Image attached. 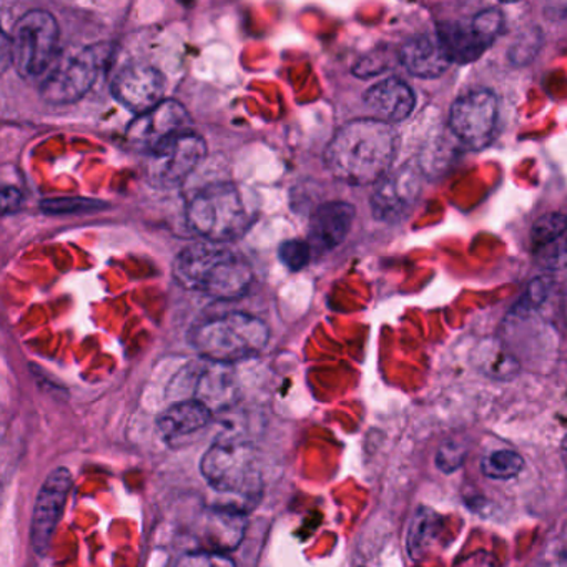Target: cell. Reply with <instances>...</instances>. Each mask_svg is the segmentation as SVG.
Listing matches in <instances>:
<instances>
[{
	"label": "cell",
	"mask_w": 567,
	"mask_h": 567,
	"mask_svg": "<svg viewBox=\"0 0 567 567\" xmlns=\"http://www.w3.org/2000/svg\"><path fill=\"white\" fill-rule=\"evenodd\" d=\"M396 144L390 124L378 118H360L334 134L324 152V164L344 184L357 187L377 184L390 172Z\"/></svg>",
	"instance_id": "1"
},
{
	"label": "cell",
	"mask_w": 567,
	"mask_h": 567,
	"mask_svg": "<svg viewBox=\"0 0 567 567\" xmlns=\"http://www.w3.org/2000/svg\"><path fill=\"white\" fill-rule=\"evenodd\" d=\"M182 287L215 300H237L247 293L254 271L241 255L224 244L204 241L185 247L174 261Z\"/></svg>",
	"instance_id": "2"
},
{
	"label": "cell",
	"mask_w": 567,
	"mask_h": 567,
	"mask_svg": "<svg viewBox=\"0 0 567 567\" xmlns=\"http://www.w3.org/2000/svg\"><path fill=\"white\" fill-rule=\"evenodd\" d=\"M268 327L247 313H228L198 324L190 341L205 360L217 364L248 360L268 343Z\"/></svg>",
	"instance_id": "3"
},
{
	"label": "cell",
	"mask_w": 567,
	"mask_h": 567,
	"mask_svg": "<svg viewBox=\"0 0 567 567\" xmlns=\"http://www.w3.org/2000/svg\"><path fill=\"white\" fill-rule=\"evenodd\" d=\"M187 224L198 237L225 244L248 227V212L240 192L231 184L208 185L187 207Z\"/></svg>",
	"instance_id": "4"
},
{
	"label": "cell",
	"mask_w": 567,
	"mask_h": 567,
	"mask_svg": "<svg viewBox=\"0 0 567 567\" xmlns=\"http://www.w3.org/2000/svg\"><path fill=\"white\" fill-rule=\"evenodd\" d=\"M200 471L205 481L221 494L251 497L260 489L257 451L245 441L225 437L204 454Z\"/></svg>",
	"instance_id": "5"
},
{
	"label": "cell",
	"mask_w": 567,
	"mask_h": 567,
	"mask_svg": "<svg viewBox=\"0 0 567 567\" xmlns=\"http://www.w3.org/2000/svg\"><path fill=\"white\" fill-rule=\"evenodd\" d=\"M111 55V45L101 44L61 59L45 78L41 97L52 105L81 101L94 87Z\"/></svg>",
	"instance_id": "6"
},
{
	"label": "cell",
	"mask_w": 567,
	"mask_h": 567,
	"mask_svg": "<svg viewBox=\"0 0 567 567\" xmlns=\"http://www.w3.org/2000/svg\"><path fill=\"white\" fill-rule=\"evenodd\" d=\"M59 44V25L54 16L45 11H31L19 19L12 34V62L24 79L44 74L52 62Z\"/></svg>",
	"instance_id": "7"
},
{
	"label": "cell",
	"mask_w": 567,
	"mask_h": 567,
	"mask_svg": "<svg viewBox=\"0 0 567 567\" xmlns=\"http://www.w3.org/2000/svg\"><path fill=\"white\" fill-rule=\"evenodd\" d=\"M205 155L207 144L200 135L190 131L172 135L147 152L145 178L155 188L178 187L202 164Z\"/></svg>",
	"instance_id": "8"
},
{
	"label": "cell",
	"mask_w": 567,
	"mask_h": 567,
	"mask_svg": "<svg viewBox=\"0 0 567 567\" xmlns=\"http://www.w3.org/2000/svg\"><path fill=\"white\" fill-rule=\"evenodd\" d=\"M503 25V12L487 9L471 19L443 22L436 29V35L451 64H470L493 44Z\"/></svg>",
	"instance_id": "9"
},
{
	"label": "cell",
	"mask_w": 567,
	"mask_h": 567,
	"mask_svg": "<svg viewBox=\"0 0 567 567\" xmlns=\"http://www.w3.org/2000/svg\"><path fill=\"white\" fill-rule=\"evenodd\" d=\"M453 134L471 148L491 144L497 127V99L486 89L470 92L454 102L450 112Z\"/></svg>",
	"instance_id": "10"
},
{
	"label": "cell",
	"mask_w": 567,
	"mask_h": 567,
	"mask_svg": "<svg viewBox=\"0 0 567 567\" xmlns=\"http://www.w3.org/2000/svg\"><path fill=\"white\" fill-rule=\"evenodd\" d=\"M72 487L71 471L58 467L49 474L39 491L32 517V546L39 556H44L51 546L52 534L61 520Z\"/></svg>",
	"instance_id": "11"
},
{
	"label": "cell",
	"mask_w": 567,
	"mask_h": 567,
	"mask_svg": "<svg viewBox=\"0 0 567 567\" xmlns=\"http://www.w3.org/2000/svg\"><path fill=\"white\" fill-rule=\"evenodd\" d=\"M164 74L151 65H127L112 81V95L127 111L147 114L164 102Z\"/></svg>",
	"instance_id": "12"
},
{
	"label": "cell",
	"mask_w": 567,
	"mask_h": 567,
	"mask_svg": "<svg viewBox=\"0 0 567 567\" xmlns=\"http://www.w3.org/2000/svg\"><path fill=\"white\" fill-rule=\"evenodd\" d=\"M190 115L177 101H164L147 114L138 115L127 128V138L132 145L151 152L172 135L187 131Z\"/></svg>",
	"instance_id": "13"
},
{
	"label": "cell",
	"mask_w": 567,
	"mask_h": 567,
	"mask_svg": "<svg viewBox=\"0 0 567 567\" xmlns=\"http://www.w3.org/2000/svg\"><path fill=\"white\" fill-rule=\"evenodd\" d=\"M354 220V207L347 202H327L310 218L308 244L315 254L334 250L350 234Z\"/></svg>",
	"instance_id": "14"
},
{
	"label": "cell",
	"mask_w": 567,
	"mask_h": 567,
	"mask_svg": "<svg viewBox=\"0 0 567 567\" xmlns=\"http://www.w3.org/2000/svg\"><path fill=\"white\" fill-rule=\"evenodd\" d=\"M364 104L377 115L378 121L391 124L410 117L416 105V97L410 85L400 79H386L368 89Z\"/></svg>",
	"instance_id": "15"
},
{
	"label": "cell",
	"mask_w": 567,
	"mask_h": 567,
	"mask_svg": "<svg viewBox=\"0 0 567 567\" xmlns=\"http://www.w3.org/2000/svg\"><path fill=\"white\" fill-rule=\"evenodd\" d=\"M401 64L414 78H440L450 68V59L436 34L416 35L400 49Z\"/></svg>",
	"instance_id": "16"
},
{
	"label": "cell",
	"mask_w": 567,
	"mask_h": 567,
	"mask_svg": "<svg viewBox=\"0 0 567 567\" xmlns=\"http://www.w3.org/2000/svg\"><path fill=\"white\" fill-rule=\"evenodd\" d=\"M212 420V410L200 400L175 403L158 416V430L165 440L174 441L204 430Z\"/></svg>",
	"instance_id": "17"
},
{
	"label": "cell",
	"mask_w": 567,
	"mask_h": 567,
	"mask_svg": "<svg viewBox=\"0 0 567 567\" xmlns=\"http://www.w3.org/2000/svg\"><path fill=\"white\" fill-rule=\"evenodd\" d=\"M245 520L240 511H212L202 526V540L214 553L235 549L244 537Z\"/></svg>",
	"instance_id": "18"
},
{
	"label": "cell",
	"mask_w": 567,
	"mask_h": 567,
	"mask_svg": "<svg viewBox=\"0 0 567 567\" xmlns=\"http://www.w3.org/2000/svg\"><path fill=\"white\" fill-rule=\"evenodd\" d=\"M413 178L411 175H396V177L383 178V184L378 188L373 197V208L377 217H391L401 208L406 207L408 202L413 200Z\"/></svg>",
	"instance_id": "19"
},
{
	"label": "cell",
	"mask_w": 567,
	"mask_h": 567,
	"mask_svg": "<svg viewBox=\"0 0 567 567\" xmlns=\"http://www.w3.org/2000/svg\"><path fill=\"white\" fill-rule=\"evenodd\" d=\"M481 370L497 380H507L519 371L520 363L516 354L501 341L487 340L477 351Z\"/></svg>",
	"instance_id": "20"
},
{
	"label": "cell",
	"mask_w": 567,
	"mask_h": 567,
	"mask_svg": "<svg viewBox=\"0 0 567 567\" xmlns=\"http://www.w3.org/2000/svg\"><path fill=\"white\" fill-rule=\"evenodd\" d=\"M441 520L434 511L421 509L414 516L411 523L410 533H408V550L413 559H420L433 546L440 534Z\"/></svg>",
	"instance_id": "21"
},
{
	"label": "cell",
	"mask_w": 567,
	"mask_h": 567,
	"mask_svg": "<svg viewBox=\"0 0 567 567\" xmlns=\"http://www.w3.org/2000/svg\"><path fill=\"white\" fill-rule=\"evenodd\" d=\"M523 467V457L509 450L494 451L481 461V471L491 480H511L517 476Z\"/></svg>",
	"instance_id": "22"
},
{
	"label": "cell",
	"mask_w": 567,
	"mask_h": 567,
	"mask_svg": "<svg viewBox=\"0 0 567 567\" xmlns=\"http://www.w3.org/2000/svg\"><path fill=\"white\" fill-rule=\"evenodd\" d=\"M567 234V217L563 214H547L540 217L530 230V240L539 250L553 247Z\"/></svg>",
	"instance_id": "23"
},
{
	"label": "cell",
	"mask_w": 567,
	"mask_h": 567,
	"mask_svg": "<svg viewBox=\"0 0 567 567\" xmlns=\"http://www.w3.org/2000/svg\"><path fill=\"white\" fill-rule=\"evenodd\" d=\"M311 247L305 240H287L278 248V258L290 271H300L310 264Z\"/></svg>",
	"instance_id": "24"
},
{
	"label": "cell",
	"mask_w": 567,
	"mask_h": 567,
	"mask_svg": "<svg viewBox=\"0 0 567 567\" xmlns=\"http://www.w3.org/2000/svg\"><path fill=\"white\" fill-rule=\"evenodd\" d=\"M105 204L91 198H59V200L42 202L41 208L48 215L79 214V212H92L104 208Z\"/></svg>",
	"instance_id": "25"
},
{
	"label": "cell",
	"mask_w": 567,
	"mask_h": 567,
	"mask_svg": "<svg viewBox=\"0 0 567 567\" xmlns=\"http://www.w3.org/2000/svg\"><path fill=\"white\" fill-rule=\"evenodd\" d=\"M174 567H237L234 559L224 553L202 550V553H188L175 563Z\"/></svg>",
	"instance_id": "26"
},
{
	"label": "cell",
	"mask_w": 567,
	"mask_h": 567,
	"mask_svg": "<svg viewBox=\"0 0 567 567\" xmlns=\"http://www.w3.org/2000/svg\"><path fill=\"white\" fill-rule=\"evenodd\" d=\"M466 447L460 441H446L436 453V464L443 473H453L463 464Z\"/></svg>",
	"instance_id": "27"
},
{
	"label": "cell",
	"mask_w": 567,
	"mask_h": 567,
	"mask_svg": "<svg viewBox=\"0 0 567 567\" xmlns=\"http://www.w3.org/2000/svg\"><path fill=\"white\" fill-rule=\"evenodd\" d=\"M539 41L540 32L539 34L537 32H533V34L527 32L526 38L517 41L514 49H511V61L514 64H526V62H529L536 55L537 49H539Z\"/></svg>",
	"instance_id": "28"
},
{
	"label": "cell",
	"mask_w": 567,
	"mask_h": 567,
	"mask_svg": "<svg viewBox=\"0 0 567 567\" xmlns=\"http://www.w3.org/2000/svg\"><path fill=\"white\" fill-rule=\"evenodd\" d=\"M543 264L550 268L567 267V234L553 247L543 250Z\"/></svg>",
	"instance_id": "29"
},
{
	"label": "cell",
	"mask_w": 567,
	"mask_h": 567,
	"mask_svg": "<svg viewBox=\"0 0 567 567\" xmlns=\"http://www.w3.org/2000/svg\"><path fill=\"white\" fill-rule=\"evenodd\" d=\"M22 205V194L16 187L2 188V212L4 215L14 214Z\"/></svg>",
	"instance_id": "30"
},
{
	"label": "cell",
	"mask_w": 567,
	"mask_h": 567,
	"mask_svg": "<svg viewBox=\"0 0 567 567\" xmlns=\"http://www.w3.org/2000/svg\"><path fill=\"white\" fill-rule=\"evenodd\" d=\"M457 567H496V563H494L489 554L477 553L464 559L463 563L457 564Z\"/></svg>",
	"instance_id": "31"
},
{
	"label": "cell",
	"mask_w": 567,
	"mask_h": 567,
	"mask_svg": "<svg viewBox=\"0 0 567 567\" xmlns=\"http://www.w3.org/2000/svg\"><path fill=\"white\" fill-rule=\"evenodd\" d=\"M560 454H563L564 466L567 467V436L563 440V446H560Z\"/></svg>",
	"instance_id": "32"
},
{
	"label": "cell",
	"mask_w": 567,
	"mask_h": 567,
	"mask_svg": "<svg viewBox=\"0 0 567 567\" xmlns=\"http://www.w3.org/2000/svg\"><path fill=\"white\" fill-rule=\"evenodd\" d=\"M564 311H566V321H567V301H566V307H564Z\"/></svg>",
	"instance_id": "33"
}]
</instances>
